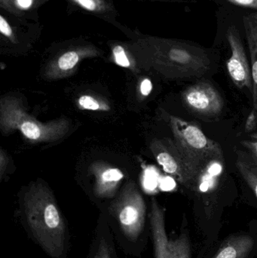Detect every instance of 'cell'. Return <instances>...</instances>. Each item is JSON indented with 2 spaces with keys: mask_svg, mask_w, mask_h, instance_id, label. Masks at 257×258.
Listing matches in <instances>:
<instances>
[{
  "mask_svg": "<svg viewBox=\"0 0 257 258\" xmlns=\"http://www.w3.org/2000/svg\"><path fill=\"white\" fill-rule=\"evenodd\" d=\"M21 221L29 237L50 258H67L69 227L52 191L45 183H32L21 199Z\"/></svg>",
  "mask_w": 257,
  "mask_h": 258,
  "instance_id": "1",
  "label": "cell"
},
{
  "mask_svg": "<svg viewBox=\"0 0 257 258\" xmlns=\"http://www.w3.org/2000/svg\"><path fill=\"white\" fill-rule=\"evenodd\" d=\"M104 215L123 252L140 257L147 245L151 226L144 199L134 182H128L111 200Z\"/></svg>",
  "mask_w": 257,
  "mask_h": 258,
  "instance_id": "2",
  "label": "cell"
},
{
  "mask_svg": "<svg viewBox=\"0 0 257 258\" xmlns=\"http://www.w3.org/2000/svg\"><path fill=\"white\" fill-rule=\"evenodd\" d=\"M155 68L166 77L192 78L206 74L211 59L206 49L190 42L156 39L154 43Z\"/></svg>",
  "mask_w": 257,
  "mask_h": 258,
  "instance_id": "3",
  "label": "cell"
},
{
  "mask_svg": "<svg viewBox=\"0 0 257 258\" xmlns=\"http://www.w3.org/2000/svg\"><path fill=\"white\" fill-rule=\"evenodd\" d=\"M0 125L3 132L19 130L27 139L34 142H53L63 138L69 129L66 119L39 122L24 111L22 104L15 98H2Z\"/></svg>",
  "mask_w": 257,
  "mask_h": 258,
  "instance_id": "4",
  "label": "cell"
},
{
  "mask_svg": "<svg viewBox=\"0 0 257 258\" xmlns=\"http://www.w3.org/2000/svg\"><path fill=\"white\" fill-rule=\"evenodd\" d=\"M150 150L163 170L189 189L197 186L205 169L170 138L155 139Z\"/></svg>",
  "mask_w": 257,
  "mask_h": 258,
  "instance_id": "5",
  "label": "cell"
},
{
  "mask_svg": "<svg viewBox=\"0 0 257 258\" xmlns=\"http://www.w3.org/2000/svg\"><path fill=\"white\" fill-rule=\"evenodd\" d=\"M166 117L175 141L204 169L211 162L223 159L220 144L208 138L197 125L172 115L166 114Z\"/></svg>",
  "mask_w": 257,
  "mask_h": 258,
  "instance_id": "6",
  "label": "cell"
},
{
  "mask_svg": "<svg viewBox=\"0 0 257 258\" xmlns=\"http://www.w3.org/2000/svg\"><path fill=\"white\" fill-rule=\"evenodd\" d=\"M184 106L195 114L214 117L221 113L223 97L211 83L199 82L188 86L181 95Z\"/></svg>",
  "mask_w": 257,
  "mask_h": 258,
  "instance_id": "7",
  "label": "cell"
},
{
  "mask_svg": "<svg viewBox=\"0 0 257 258\" xmlns=\"http://www.w3.org/2000/svg\"><path fill=\"white\" fill-rule=\"evenodd\" d=\"M227 39L232 52L226 62L229 77L237 87L247 88L251 92L253 88L251 68L249 65L239 32L235 26L228 29Z\"/></svg>",
  "mask_w": 257,
  "mask_h": 258,
  "instance_id": "8",
  "label": "cell"
},
{
  "mask_svg": "<svg viewBox=\"0 0 257 258\" xmlns=\"http://www.w3.org/2000/svg\"><path fill=\"white\" fill-rule=\"evenodd\" d=\"M116 241L104 215L98 221L87 258H119Z\"/></svg>",
  "mask_w": 257,
  "mask_h": 258,
  "instance_id": "9",
  "label": "cell"
},
{
  "mask_svg": "<svg viewBox=\"0 0 257 258\" xmlns=\"http://www.w3.org/2000/svg\"><path fill=\"white\" fill-rule=\"evenodd\" d=\"M95 176V197L101 200H113L117 194L118 186L123 178V173L119 168L104 164H97L92 167Z\"/></svg>",
  "mask_w": 257,
  "mask_h": 258,
  "instance_id": "10",
  "label": "cell"
},
{
  "mask_svg": "<svg viewBox=\"0 0 257 258\" xmlns=\"http://www.w3.org/2000/svg\"><path fill=\"white\" fill-rule=\"evenodd\" d=\"M254 246L250 235H233L228 238L212 258H247Z\"/></svg>",
  "mask_w": 257,
  "mask_h": 258,
  "instance_id": "11",
  "label": "cell"
},
{
  "mask_svg": "<svg viewBox=\"0 0 257 258\" xmlns=\"http://www.w3.org/2000/svg\"><path fill=\"white\" fill-rule=\"evenodd\" d=\"M244 25L251 60L253 109L257 112V12L244 17Z\"/></svg>",
  "mask_w": 257,
  "mask_h": 258,
  "instance_id": "12",
  "label": "cell"
},
{
  "mask_svg": "<svg viewBox=\"0 0 257 258\" xmlns=\"http://www.w3.org/2000/svg\"><path fill=\"white\" fill-rule=\"evenodd\" d=\"M237 169L249 187L254 192L257 199V166L250 159L247 153L238 151L237 153Z\"/></svg>",
  "mask_w": 257,
  "mask_h": 258,
  "instance_id": "13",
  "label": "cell"
},
{
  "mask_svg": "<svg viewBox=\"0 0 257 258\" xmlns=\"http://www.w3.org/2000/svg\"><path fill=\"white\" fill-rule=\"evenodd\" d=\"M167 258H191V247L187 233L167 242Z\"/></svg>",
  "mask_w": 257,
  "mask_h": 258,
  "instance_id": "14",
  "label": "cell"
},
{
  "mask_svg": "<svg viewBox=\"0 0 257 258\" xmlns=\"http://www.w3.org/2000/svg\"><path fill=\"white\" fill-rule=\"evenodd\" d=\"M92 52L90 49L83 48V49L70 50L63 53L62 55L59 57L57 60V67L59 71L66 72V71H72L77 63L79 61L80 59L86 55H90Z\"/></svg>",
  "mask_w": 257,
  "mask_h": 258,
  "instance_id": "15",
  "label": "cell"
},
{
  "mask_svg": "<svg viewBox=\"0 0 257 258\" xmlns=\"http://www.w3.org/2000/svg\"><path fill=\"white\" fill-rule=\"evenodd\" d=\"M84 10L92 12H104L109 9L105 0H71Z\"/></svg>",
  "mask_w": 257,
  "mask_h": 258,
  "instance_id": "16",
  "label": "cell"
},
{
  "mask_svg": "<svg viewBox=\"0 0 257 258\" xmlns=\"http://www.w3.org/2000/svg\"><path fill=\"white\" fill-rule=\"evenodd\" d=\"M2 6H6V9H14L18 11H26L31 9L36 0H0Z\"/></svg>",
  "mask_w": 257,
  "mask_h": 258,
  "instance_id": "17",
  "label": "cell"
},
{
  "mask_svg": "<svg viewBox=\"0 0 257 258\" xmlns=\"http://www.w3.org/2000/svg\"><path fill=\"white\" fill-rule=\"evenodd\" d=\"M113 52L115 60L118 65L123 68H129L131 63L123 47L116 45L113 48Z\"/></svg>",
  "mask_w": 257,
  "mask_h": 258,
  "instance_id": "18",
  "label": "cell"
},
{
  "mask_svg": "<svg viewBox=\"0 0 257 258\" xmlns=\"http://www.w3.org/2000/svg\"><path fill=\"white\" fill-rule=\"evenodd\" d=\"M78 103L81 107L86 110H98L101 109V104H99V102L89 95H83V96L80 97Z\"/></svg>",
  "mask_w": 257,
  "mask_h": 258,
  "instance_id": "19",
  "label": "cell"
},
{
  "mask_svg": "<svg viewBox=\"0 0 257 258\" xmlns=\"http://www.w3.org/2000/svg\"><path fill=\"white\" fill-rule=\"evenodd\" d=\"M241 144L247 150V154L257 166V139L241 141Z\"/></svg>",
  "mask_w": 257,
  "mask_h": 258,
  "instance_id": "20",
  "label": "cell"
},
{
  "mask_svg": "<svg viewBox=\"0 0 257 258\" xmlns=\"http://www.w3.org/2000/svg\"><path fill=\"white\" fill-rule=\"evenodd\" d=\"M0 32H1L2 34L4 35L6 37L9 38V39H14V38H15L12 27L3 15L0 16Z\"/></svg>",
  "mask_w": 257,
  "mask_h": 258,
  "instance_id": "21",
  "label": "cell"
},
{
  "mask_svg": "<svg viewBox=\"0 0 257 258\" xmlns=\"http://www.w3.org/2000/svg\"><path fill=\"white\" fill-rule=\"evenodd\" d=\"M226 1L235 6L257 11V0H226Z\"/></svg>",
  "mask_w": 257,
  "mask_h": 258,
  "instance_id": "22",
  "label": "cell"
},
{
  "mask_svg": "<svg viewBox=\"0 0 257 258\" xmlns=\"http://www.w3.org/2000/svg\"><path fill=\"white\" fill-rule=\"evenodd\" d=\"M257 121V112L256 110L253 109L251 113L249 114L248 118H247V122L245 125V132H248L250 131L253 130L254 127L256 126Z\"/></svg>",
  "mask_w": 257,
  "mask_h": 258,
  "instance_id": "23",
  "label": "cell"
},
{
  "mask_svg": "<svg viewBox=\"0 0 257 258\" xmlns=\"http://www.w3.org/2000/svg\"><path fill=\"white\" fill-rule=\"evenodd\" d=\"M175 186V180L170 177H165L161 180L160 186L162 190H170Z\"/></svg>",
  "mask_w": 257,
  "mask_h": 258,
  "instance_id": "24",
  "label": "cell"
},
{
  "mask_svg": "<svg viewBox=\"0 0 257 258\" xmlns=\"http://www.w3.org/2000/svg\"><path fill=\"white\" fill-rule=\"evenodd\" d=\"M152 89V85L150 80L146 79V80H144L142 82L141 85H140V92H141L142 95H144V96L149 95Z\"/></svg>",
  "mask_w": 257,
  "mask_h": 258,
  "instance_id": "25",
  "label": "cell"
},
{
  "mask_svg": "<svg viewBox=\"0 0 257 258\" xmlns=\"http://www.w3.org/2000/svg\"><path fill=\"white\" fill-rule=\"evenodd\" d=\"M155 173L152 172V171H147L146 172V183L147 184L148 187H152V186H155V180H156V178H155Z\"/></svg>",
  "mask_w": 257,
  "mask_h": 258,
  "instance_id": "26",
  "label": "cell"
},
{
  "mask_svg": "<svg viewBox=\"0 0 257 258\" xmlns=\"http://www.w3.org/2000/svg\"><path fill=\"white\" fill-rule=\"evenodd\" d=\"M6 156H5L4 153H3V150H1V157H0V172H1V174H0V177H3V173H4L5 171V165H6Z\"/></svg>",
  "mask_w": 257,
  "mask_h": 258,
  "instance_id": "27",
  "label": "cell"
}]
</instances>
